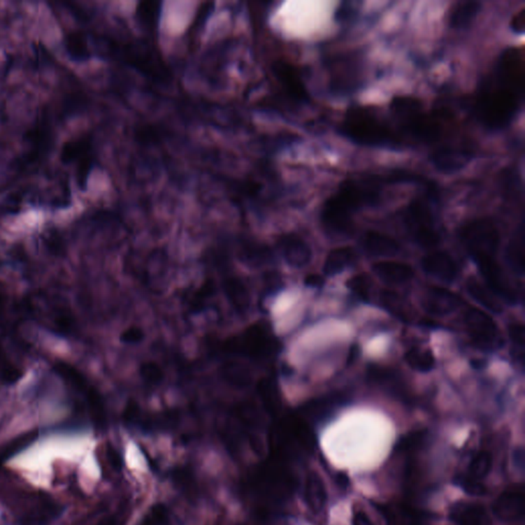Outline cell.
Listing matches in <instances>:
<instances>
[{
    "label": "cell",
    "instance_id": "28",
    "mask_svg": "<svg viewBox=\"0 0 525 525\" xmlns=\"http://www.w3.org/2000/svg\"><path fill=\"white\" fill-rule=\"evenodd\" d=\"M89 152H92V142L89 138L68 141L63 145L61 150V161L64 164H70L78 161L82 156Z\"/></svg>",
    "mask_w": 525,
    "mask_h": 525
},
{
    "label": "cell",
    "instance_id": "30",
    "mask_svg": "<svg viewBox=\"0 0 525 525\" xmlns=\"http://www.w3.org/2000/svg\"><path fill=\"white\" fill-rule=\"evenodd\" d=\"M491 465L493 458L491 454L487 452H479L470 462L468 476L475 480L482 481L491 472Z\"/></svg>",
    "mask_w": 525,
    "mask_h": 525
},
{
    "label": "cell",
    "instance_id": "38",
    "mask_svg": "<svg viewBox=\"0 0 525 525\" xmlns=\"http://www.w3.org/2000/svg\"><path fill=\"white\" fill-rule=\"evenodd\" d=\"M142 375L145 381L148 382V383L157 384L161 381L162 373L157 364H144L142 368Z\"/></svg>",
    "mask_w": 525,
    "mask_h": 525
},
{
    "label": "cell",
    "instance_id": "7",
    "mask_svg": "<svg viewBox=\"0 0 525 525\" xmlns=\"http://www.w3.org/2000/svg\"><path fill=\"white\" fill-rule=\"evenodd\" d=\"M465 324L477 348L494 350L500 348L504 343L493 318L481 310L470 309L465 315Z\"/></svg>",
    "mask_w": 525,
    "mask_h": 525
},
{
    "label": "cell",
    "instance_id": "39",
    "mask_svg": "<svg viewBox=\"0 0 525 525\" xmlns=\"http://www.w3.org/2000/svg\"><path fill=\"white\" fill-rule=\"evenodd\" d=\"M168 514L166 508L157 507L151 511L147 517L146 525H166L168 524Z\"/></svg>",
    "mask_w": 525,
    "mask_h": 525
},
{
    "label": "cell",
    "instance_id": "50",
    "mask_svg": "<svg viewBox=\"0 0 525 525\" xmlns=\"http://www.w3.org/2000/svg\"><path fill=\"white\" fill-rule=\"evenodd\" d=\"M421 324L426 327H432V329L437 327V322H435L434 320L428 319V318L427 319L422 320Z\"/></svg>",
    "mask_w": 525,
    "mask_h": 525
},
{
    "label": "cell",
    "instance_id": "3",
    "mask_svg": "<svg viewBox=\"0 0 525 525\" xmlns=\"http://www.w3.org/2000/svg\"><path fill=\"white\" fill-rule=\"evenodd\" d=\"M393 115L412 139L434 144L443 137V122L440 115L424 109L421 101L412 96L395 98L391 104Z\"/></svg>",
    "mask_w": 525,
    "mask_h": 525
},
{
    "label": "cell",
    "instance_id": "12",
    "mask_svg": "<svg viewBox=\"0 0 525 525\" xmlns=\"http://www.w3.org/2000/svg\"><path fill=\"white\" fill-rule=\"evenodd\" d=\"M272 69L279 85L289 98L300 103L306 102L308 100L309 96L306 85L300 72L294 65L285 61H278L274 64Z\"/></svg>",
    "mask_w": 525,
    "mask_h": 525
},
{
    "label": "cell",
    "instance_id": "37",
    "mask_svg": "<svg viewBox=\"0 0 525 525\" xmlns=\"http://www.w3.org/2000/svg\"><path fill=\"white\" fill-rule=\"evenodd\" d=\"M461 487L466 493L471 496H483L487 494V489L481 481L469 477V476H462L459 480Z\"/></svg>",
    "mask_w": 525,
    "mask_h": 525
},
{
    "label": "cell",
    "instance_id": "31",
    "mask_svg": "<svg viewBox=\"0 0 525 525\" xmlns=\"http://www.w3.org/2000/svg\"><path fill=\"white\" fill-rule=\"evenodd\" d=\"M507 261L516 272L524 273V229L519 237L510 243L507 250Z\"/></svg>",
    "mask_w": 525,
    "mask_h": 525
},
{
    "label": "cell",
    "instance_id": "13",
    "mask_svg": "<svg viewBox=\"0 0 525 525\" xmlns=\"http://www.w3.org/2000/svg\"><path fill=\"white\" fill-rule=\"evenodd\" d=\"M462 299L443 287H429L422 299V306L431 315L443 316L460 308Z\"/></svg>",
    "mask_w": 525,
    "mask_h": 525
},
{
    "label": "cell",
    "instance_id": "25",
    "mask_svg": "<svg viewBox=\"0 0 525 525\" xmlns=\"http://www.w3.org/2000/svg\"><path fill=\"white\" fill-rule=\"evenodd\" d=\"M356 261L355 250L352 247H340L331 250L324 264L326 275L333 276L344 271Z\"/></svg>",
    "mask_w": 525,
    "mask_h": 525
},
{
    "label": "cell",
    "instance_id": "32",
    "mask_svg": "<svg viewBox=\"0 0 525 525\" xmlns=\"http://www.w3.org/2000/svg\"><path fill=\"white\" fill-rule=\"evenodd\" d=\"M347 287L356 296L364 302H368L371 298V281L366 274H359L347 281Z\"/></svg>",
    "mask_w": 525,
    "mask_h": 525
},
{
    "label": "cell",
    "instance_id": "19",
    "mask_svg": "<svg viewBox=\"0 0 525 525\" xmlns=\"http://www.w3.org/2000/svg\"><path fill=\"white\" fill-rule=\"evenodd\" d=\"M327 494L324 480L316 472H310L305 483V501L314 513H319L326 504Z\"/></svg>",
    "mask_w": 525,
    "mask_h": 525
},
{
    "label": "cell",
    "instance_id": "18",
    "mask_svg": "<svg viewBox=\"0 0 525 525\" xmlns=\"http://www.w3.org/2000/svg\"><path fill=\"white\" fill-rule=\"evenodd\" d=\"M377 278L389 285H403L414 276V270L410 265L397 262H379L373 266Z\"/></svg>",
    "mask_w": 525,
    "mask_h": 525
},
{
    "label": "cell",
    "instance_id": "48",
    "mask_svg": "<svg viewBox=\"0 0 525 525\" xmlns=\"http://www.w3.org/2000/svg\"><path fill=\"white\" fill-rule=\"evenodd\" d=\"M336 482H337L338 487L340 489H346L349 487V478L346 474L340 472L336 475Z\"/></svg>",
    "mask_w": 525,
    "mask_h": 525
},
{
    "label": "cell",
    "instance_id": "1",
    "mask_svg": "<svg viewBox=\"0 0 525 525\" xmlns=\"http://www.w3.org/2000/svg\"><path fill=\"white\" fill-rule=\"evenodd\" d=\"M392 182L377 175L351 178L340 184L327 199L322 213V224L329 232L348 234L353 230V215L375 206L381 197L382 185Z\"/></svg>",
    "mask_w": 525,
    "mask_h": 525
},
{
    "label": "cell",
    "instance_id": "14",
    "mask_svg": "<svg viewBox=\"0 0 525 525\" xmlns=\"http://www.w3.org/2000/svg\"><path fill=\"white\" fill-rule=\"evenodd\" d=\"M422 268L428 275L445 282H452L458 275V266L445 252H432L424 257Z\"/></svg>",
    "mask_w": 525,
    "mask_h": 525
},
{
    "label": "cell",
    "instance_id": "20",
    "mask_svg": "<svg viewBox=\"0 0 525 525\" xmlns=\"http://www.w3.org/2000/svg\"><path fill=\"white\" fill-rule=\"evenodd\" d=\"M468 293L478 302L481 306L484 307L494 313L503 312V302L482 282L475 278H470L466 283Z\"/></svg>",
    "mask_w": 525,
    "mask_h": 525
},
{
    "label": "cell",
    "instance_id": "27",
    "mask_svg": "<svg viewBox=\"0 0 525 525\" xmlns=\"http://www.w3.org/2000/svg\"><path fill=\"white\" fill-rule=\"evenodd\" d=\"M380 303L389 313L392 314L401 322H410V308H408V304L404 302L401 294L395 293V292L388 291V289L382 291L380 294Z\"/></svg>",
    "mask_w": 525,
    "mask_h": 525
},
{
    "label": "cell",
    "instance_id": "44",
    "mask_svg": "<svg viewBox=\"0 0 525 525\" xmlns=\"http://www.w3.org/2000/svg\"><path fill=\"white\" fill-rule=\"evenodd\" d=\"M353 525H373L366 512L357 510L353 515Z\"/></svg>",
    "mask_w": 525,
    "mask_h": 525
},
{
    "label": "cell",
    "instance_id": "21",
    "mask_svg": "<svg viewBox=\"0 0 525 525\" xmlns=\"http://www.w3.org/2000/svg\"><path fill=\"white\" fill-rule=\"evenodd\" d=\"M481 3L478 1L456 2L450 10V25L454 29L462 30L469 27L480 12Z\"/></svg>",
    "mask_w": 525,
    "mask_h": 525
},
{
    "label": "cell",
    "instance_id": "10",
    "mask_svg": "<svg viewBox=\"0 0 525 525\" xmlns=\"http://www.w3.org/2000/svg\"><path fill=\"white\" fill-rule=\"evenodd\" d=\"M25 143L28 147L24 156L25 164L41 161L50 152L54 145V131L47 116L43 115L35 127L27 131Z\"/></svg>",
    "mask_w": 525,
    "mask_h": 525
},
{
    "label": "cell",
    "instance_id": "2",
    "mask_svg": "<svg viewBox=\"0 0 525 525\" xmlns=\"http://www.w3.org/2000/svg\"><path fill=\"white\" fill-rule=\"evenodd\" d=\"M522 96L494 79L493 85L483 87L476 101L479 122L493 131L505 129L515 118Z\"/></svg>",
    "mask_w": 525,
    "mask_h": 525
},
{
    "label": "cell",
    "instance_id": "47",
    "mask_svg": "<svg viewBox=\"0 0 525 525\" xmlns=\"http://www.w3.org/2000/svg\"><path fill=\"white\" fill-rule=\"evenodd\" d=\"M360 354V349L359 346L358 345H352L350 348V351H349L348 358H347L346 364L347 366H350V364H354L356 361V359H357L358 356Z\"/></svg>",
    "mask_w": 525,
    "mask_h": 525
},
{
    "label": "cell",
    "instance_id": "29",
    "mask_svg": "<svg viewBox=\"0 0 525 525\" xmlns=\"http://www.w3.org/2000/svg\"><path fill=\"white\" fill-rule=\"evenodd\" d=\"M404 359L410 368L421 373H427L435 366V357L431 350L410 349L404 356Z\"/></svg>",
    "mask_w": 525,
    "mask_h": 525
},
{
    "label": "cell",
    "instance_id": "33",
    "mask_svg": "<svg viewBox=\"0 0 525 525\" xmlns=\"http://www.w3.org/2000/svg\"><path fill=\"white\" fill-rule=\"evenodd\" d=\"M78 168H76V182L80 190L85 191L87 188V182H89V175L94 168V155L93 152L87 153L78 160Z\"/></svg>",
    "mask_w": 525,
    "mask_h": 525
},
{
    "label": "cell",
    "instance_id": "5",
    "mask_svg": "<svg viewBox=\"0 0 525 525\" xmlns=\"http://www.w3.org/2000/svg\"><path fill=\"white\" fill-rule=\"evenodd\" d=\"M404 223L419 247L433 248L438 245L440 236L435 228L434 214L426 197L410 202L404 214Z\"/></svg>",
    "mask_w": 525,
    "mask_h": 525
},
{
    "label": "cell",
    "instance_id": "23",
    "mask_svg": "<svg viewBox=\"0 0 525 525\" xmlns=\"http://www.w3.org/2000/svg\"><path fill=\"white\" fill-rule=\"evenodd\" d=\"M161 2L158 0H144L136 8V21L145 31L154 33L159 24Z\"/></svg>",
    "mask_w": 525,
    "mask_h": 525
},
{
    "label": "cell",
    "instance_id": "4",
    "mask_svg": "<svg viewBox=\"0 0 525 525\" xmlns=\"http://www.w3.org/2000/svg\"><path fill=\"white\" fill-rule=\"evenodd\" d=\"M340 131L348 139L364 146L397 147L401 138L379 116L364 107L347 112Z\"/></svg>",
    "mask_w": 525,
    "mask_h": 525
},
{
    "label": "cell",
    "instance_id": "11",
    "mask_svg": "<svg viewBox=\"0 0 525 525\" xmlns=\"http://www.w3.org/2000/svg\"><path fill=\"white\" fill-rule=\"evenodd\" d=\"M524 487L507 489L496 498L493 504L494 516L502 522H519L524 518Z\"/></svg>",
    "mask_w": 525,
    "mask_h": 525
},
{
    "label": "cell",
    "instance_id": "24",
    "mask_svg": "<svg viewBox=\"0 0 525 525\" xmlns=\"http://www.w3.org/2000/svg\"><path fill=\"white\" fill-rule=\"evenodd\" d=\"M469 153L456 148H440L435 151L433 161L441 171H454L459 170L468 161Z\"/></svg>",
    "mask_w": 525,
    "mask_h": 525
},
{
    "label": "cell",
    "instance_id": "22",
    "mask_svg": "<svg viewBox=\"0 0 525 525\" xmlns=\"http://www.w3.org/2000/svg\"><path fill=\"white\" fill-rule=\"evenodd\" d=\"M364 245L366 252L375 257H393L398 254L399 245L390 236L377 232H368L364 236Z\"/></svg>",
    "mask_w": 525,
    "mask_h": 525
},
{
    "label": "cell",
    "instance_id": "16",
    "mask_svg": "<svg viewBox=\"0 0 525 525\" xmlns=\"http://www.w3.org/2000/svg\"><path fill=\"white\" fill-rule=\"evenodd\" d=\"M368 377L371 383L385 389L393 396L408 398V392L401 375L392 368L380 366H368Z\"/></svg>",
    "mask_w": 525,
    "mask_h": 525
},
{
    "label": "cell",
    "instance_id": "15",
    "mask_svg": "<svg viewBox=\"0 0 525 525\" xmlns=\"http://www.w3.org/2000/svg\"><path fill=\"white\" fill-rule=\"evenodd\" d=\"M450 517L456 525H491L489 512L478 503H456L450 508Z\"/></svg>",
    "mask_w": 525,
    "mask_h": 525
},
{
    "label": "cell",
    "instance_id": "45",
    "mask_svg": "<svg viewBox=\"0 0 525 525\" xmlns=\"http://www.w3.org/2000/svg\"><path fill=\"white\" fill-rule=\"evenodd\" d=\"M305 283L311 287H322L324 285V278L318 274H310L305 279Z\"/></svg>",
    "mask_w": 525,
    "mask_h": 525
},
{
    "label": "cell",
    "instance_id": "40",
    "mask_svg": "<svg viewBox=\"0 0 525 525\" xmlns=\"http://www.w3.org/2000/svg\"><path fill=\"white\" fill-rule=\"evenodd\" d=\"M510 339L514 344L519 347H524L525 343V329L522 324H510L509 327Z\"/></svg>",
    "mask_w": 525,
    "mask_h": 525
},
{
    "label": "cell",
    "instance_id": "36",
    "mask_svg": "<svg viewBox=\"0 0 525 525\" xmlns=\"http://www.w3.org/2000/svg\"><path fill=\"white\" fill-rule=\"evenodd\" d=\"M226 291H227L230 300L239 308H243L247 304V291L240 282H236L235 280L228 281Z\"/></svg>",
    "mask_w": 525,
    "mask_h": 525
},
{
    "label": "cell",
    "instance_id": "41",
    "mask_svg": "<svg viewBox=\"0 0 525 525\" xmlns=\"http://www.w3.org/2000/svg\"><path fill=\"white\" fill-rule=\"evenodd\" d=\"M510 25H511V29L513 30L514 32L516 33V34H522V33L524 32V28H525V8H522V10H519V12L516 13L515 15H514L513 17H512L511 22H510Z\"/></svg>",
    "mask_w": 525,
    "mask_h": 525
},
{
    "label": "cell",
    "instance_id": "26",
    "mask_svg": "<svg viewBox=\"0 0 525 525\" xmlns=\"http://www.w3.org/2000/svg\"><path fill=\"white\" fill-rule=\"evenodd\" d=\"M68 57L74 62H85L91 58V50L87 43V35L81 31L68 33L64 41Z\"/></svg>",
    "mask_w": 525,
    "mask_h": 525
},
{
    "label": "cell",
    "instance_id": "46",
    "mask_svg": "<svg viewBox=\"0 0 525 525\" xmlns=\"http://www.w3.org/2000/svg\"><path fill=\"white\" fill-rule=\"evenodd\" d=\"M513 463L514 465H515V467L517 468V469L522 470V471H524V448H517V450L514 452V456H513Z\"/></svg>",
    "mask_w": 525,
    "mask_h": 525
},
{
    "label": "cell",
    "instance_id": "9",
    "mask_svg": "<svg viewBox=\"0 0 525 525\" xmlns=\"http://www.w3.org/2000/svg\"><path fill=\"white\" fill-rule=\"evenodd\" d=\"M477 263L481 275L484 279V285L502 302L514 304L516 302L515 289L512 287L509 278H507L504 270L496 262L494 258H484L475 261Z\"/></svg>",
    "mask_w": 525,
    "mask_h": 525
},
{
    "label": "cell",
    "instance_id": "34",
    "mask_svg": "<svg viewBox=\"0 0 525 525\" xmlns=\"http://www.w3.org/2000/svg\"><path fill=\"white\" fill-rule=\"evenodd\" d=\"M426 437L425 431H416L408 433L405 436L401 437V440L395 447L396 452H412L423 445Z\"/></svg>",
    "mask_w": 525,
    "mask_h": 525
},
{
    "label": "cell",
    "instance_id": "6",
    "mask_svg": "<svg viewBox=\"0 0 525 525\" xmlns=\"http://www.w3.org/2000/svg\"><path fill=\"white\" fill-rule=\"evenodd\" d=\"M461 240L474 260L494 258L500 247V233L493 222L487 219L469 222L461 230Z\"/></svg>",
    "mask_w": 525,
    "mask_h": 525
},
{
    "label": "cell",
    "instance_id": "35",
    "mask_svg": "<svg viewBox=\"0 0 525 525\" xmlns=\"http://www.w3.org/2000/svg\"><path fill=\"white\" fill-rule=\"evenodd\" d=\"M87 106V99L81 94H73L65 98L63 103L62 114L65 117L80 113Z\"/></svg>",
    "mask_w": 525,
    "mask_h": 525
},
{
    "label": "cell",
    "instance_id": "8",
    "mask_svg": "<svg viewBox=\"0 0 525 525\" xmlns=\"http://www.w3.org/2000/svg\"><path fill=\"white\" fill-rule=\"evenodd\" d=\"M524 54L517 48H507L501 55L496 71V80L524 96Z\"/></svg>",
    "mask_w": 525,
    "mask_h": 525
},
{
    "label": "cell",
    "instance_id": "17",
    "mask_svg": "<svg viewBox=\"0 0 525 525\" xmlns=\"http://www.w3.org/2000/svg\"><path fill=\"white\" fill-rule=\"evenodd\" d=\"M279 247L283 258L293 267H304L311 260V250L300 237L294 235L282 237L279 243Z\"/></svg>",
    "mask_w": 525,
    "mask_h": 525
},
{
    "label": "cell",
    "instance_id": "42",
    "mask_svg": "<svg viewBox=\"0 0 525 525\" xmlns=\"http://www.w3.org/2000/svg\"><path fill=\"white\" fill-rule=\"evenodd\" d=\"M107 459H108L110 463H111L114 469H120L122 468V458L118 454L117 450L109 447L107 450Z\"/></svg>",
    "mask_w": 525,
    "mask_h": 525
},
{
    "label": "cell",
    "instance_id": "43",
    "mask_svg": "<svg viewBox=\"0 0 525 525\" xmlns=\"http://www.w3.org/2000/svg\"><path fill=\"white\" fill-rule=\"evenodd\" d=\"M143 337H144V335H143L141 329H137V327H131L129 331L125 333L124 339L127 343H137L142 340Z\"/></svg>",
    "mask_w": 525,
    "mask_h": 525
},
{
    "label": "cell",
    "instance_id": "49",
    "mask_svg": "<svg viewBox=\"0 0 525 525\" xmlns=\"http://www.w3.org/2000/svg\"><path fill=\"white\" fill-rule=\"evenodd\" d=\"M471 366L476 370H480V368H484L485 362L483 360L474 359L471 361Z\"/></svg>",
    "mask_w": 525,
    "mask_h": 525
}]
</instances>
